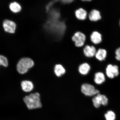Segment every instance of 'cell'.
Listing matches in <instances>:
<instances>
[{
  "label": "cell",
  "instance_id": "cell-1",
  "mask_svg": "<svg viewBox=\"0 0 120 120\" xmlns=\"http://www.w3.org/2000/svg\"><path fill=\"white\" fill-rule=\"evenodd\" d=\"M60 13L57 9H52L49 13V18L44 25L49 32L60 39L62 38L67 29L65 20H60Z\"/></svg>",
  "mask_w": 120,
  "mask_h": 120
},
{
  "label": "cell",
  "instance_id": "cell-2",
  "mask_svg": "<svg viewBox=\"0 0 120 120\" xmlns=\"http://www.w3.org/2000/svg\"><path fill=\"white\" fill-rule=\"evenodd\" d=\"M23 101L29 109L40 108L42 107L40 95L38 93L31 94L26 96L23 98Z\"/></svg>",
  "mask_w": 120,
  "mask_h": 120
},
{
  "label": "cell",
  "instance_id": "cell-3",
  "mask_svg": "<svg viewBox=\"0 0 120 120\" xmlns=\"http://www.w3.org/2000/svg\"><path fill=\"white\" fill-rule=\"evenodd\" d=\"M34 61L30 58H25L19 60L17 65L16 69L18 72L21 74H24L29 69L33 66Z\"/></svg>",
  "mask_w": 120,
  "mask_h": 120
},
{
  "label": "cell",
  "instance_id": "cell-4",
  "mask_svg": "<svg viewBox=\"0 0 120 120\" xmlns=\"http://www.w3.org/2000/svg\"><path fill=\"white\" fill-rule=\"evenodd\" d=\"M71 39L76 47H82L85 45L86 37L83 33L78 31L75 33L72 37Z\"/></svg>",
  "mask_w": 120,
  "mask_h": 120
},
{
  "label": "cell",
  "instance_id": "cell-5",
  "mask_svg": "<svg viewBox=\"0 0 120 120\" xmlns=\"http://www.w3.org/2000/svg\"><path fill=\"white\" fill-rule=\"evenodd\" d=\"M81 91L84 95L89 97L100 94L99 91L96 89L93 85L87 83L82 84L81 87Z\"/></svg>",
  "mask_w": 120,
  "mask_h": 120
},
{
  "label": "cell",
  "instance_id": "cell-6",
  "mask_svg": "<svg viewBox=\"0 0 120 120\" xmlns=\"http://www.w3.org/2000/svg\"><path fill=\"white\" fill-rule=\"evenodd\" d=\"M92 101L94 107L97 108L101 105L106 106L108 103V99L106 96L100 94L96 95L92 99Z\"/></svg>",
  "mask_w": 120,
  "mask_h": 120
},
{
  "label": "cell",
  "instance_id": "cell-7",
  "mask_svg": "<svg viewBox=\"0 0 120 120\" xmlns=\"http://www.w3.org/2000/svg\"><path fill=\"white\" fill-rule=\"evenodd\" d=\"M106 74L108 77L110 79H113L118 76L119 74L118 67L116 65L109 64L106 68Z\"/></svg>",
  "mask_w": 120,
  "mask_h": 120
},
{
  "label": "cell",
  "instance_id": "cell-8",
  "mask_svg": "<svg viewBox=\"0 0 120 120\" xmlns=\"http://www.w3.org/2000/svg\"><path fill=\"white\" fill-rule=\"evenodd\" d=\"M87 12L88 13V17L91 21L95 22L101 20V13L99 10L93 9L90 11Z\"/></svg>",
  "mask_w": 120,
  "mask_h": 120
},
{
  "label": "cell",
  "instance_id": "cell-9",
  "mask_svg": "<svg viewBox=\"0 0 120 120\" xmlns=\"http://www.w3.org/2000/svg\"><path fill=\"white\" fill-rule=\"evenodd\" d=\"M91 42L94 45H98L102 41V36L101 34L97 31H93L90 36Z\"/></svg>",
  "mask_w": 120,
  "mask_h": 120
},
{
  "label": "cell",
  "instance_id": "cell-10",
  "mask_svg": "<svg viewBox=\"0 0 120 120\" xmlns=\"http://www.w3.org/2000/svg\"><path fill=\"white\" fill-rule=\"evenodd\" d=\"M75 14L78 19L80 21H84L87 18L88 13L85 9L79 7L75 11Z\"/></svg>",
  "mask_w": 120,
  "mask_h": 120
},
{
  "label": "cell",
  "instance_id": "cell-11",
  "mask_svg": "<svg viewBox=\"0 0 120 120\" xmlns=\"http://www.w3.org/2000/svg\"><path fill=\"white\" fill-rule=\"evenodd\" d=\"M16 26L14 22L8 20H4L3 23V26L4 30L9 33H14L15 30Z\"/></svg>",
  "mask_w": 120,
  "mask_h": 120
},
{
  "label": "cell",
  "instance_id": "cell-12",
  "mask_svg": "<svg viewBox=\"0 0 120 120\" xmlns=\"http://www.w3.org/2000/svg\"><path fill=\"white\" fill-rule=\"evenodd\" d=\"M96 48L97 49V51L94 56L95 58L98 61H104L107 57V51L104 49Z\"/></svg>",
  "mask_w": 120,
  "mask_h": 120
},
{
  "label": "cell",
  "instance_id": "cell-13",
  "mask_svg": "<svg viewBox=\"0 0 120 120\" xmlns=\"http://www.w3.org/2000/svg\"><path fill=\"white\" fill-rule=\"evenodd\" d=\"M21 86L22 90L27 92L32 91L34 88L33 84L29 81H22L21 82Z\"/></svg>",
  "mask_w": 120,
  "mask_h": 120
},
{
  "label": "cell",
  "instance_id": "cell-14",
  "mask_svg": "<svg viewBox=\"0 0 120 120\" xmlns=\"http://www.w3.org/2000/svg\"><path fill=\"white\" fill-rule=\"evenodd\" d=\"M91 69L90 64L88 63H83L79 66V73L82 75H86L89 73Z\"/></svg>",
  "mask_w": 120,
  "mask_h": 120
},
{
  "label": "cell",
  "instance_id": "cell-15",
  "mask_svg": "<svg viewBox=\"0 0 120 120\" xmlns=\"http://www.w3.org/2000/svg\"><path fill=\"white\" fill-rule=\"evenodd\" d=\"M105 80V77L103 73L101 72H98L94 75V81L98 85H101Z\"/></svg>",
  "mask_w": 120,
  "mask_h": 120
},
{
  "label": "cell",
  "instance_id": "cell-16",
  "mask_svg": "<svg viewBox=\"0 0 120 120\" xmlns=\"http://www.w3.org/2000/svg\"><path fill=\"white\" fill-rule=\"evenodd\" d=\"M54 71L56 75L58 77H60L65 74L66 70L61 64H58L55 65L54 68Z\"/></svg>",
  "mask_w": 120,
  "mask_h": 120
},
{
  "label": "cell",
  "instance_id": "cell-17",
  "mask_svg": "<svg viewBox=\"0 0 120 120\" xmlns=\"http://www.w3.org/2000/svg\"><path fill=\"white\" fill-rule=\"evenodd\" d=\"M9 7L11 11L15 13L19 12L21 9L20 6L16 2L11 3L10 4Z\"/></svg>",
  "mask_w": 120,
  "mask_h": 120
},
{
  "label": "cell",
  "instance_id": "cell-18",
  "mask_svg": "<svg viewBox=\"0 0 120 120\" xmlns=\"http://www.w3.org/2000/svg\"><path fill=\"white\" fill-rule=\"evenodd\" d=\"M106 120H115L116 115L113 111H109L105 115Z\"/></svg>",
  "mask_w": 120,
  "mask_h": 120
},
{
  "label": "cell",
  "instance_id": "cell-19",
  "mask_svg": "<svg viewBox=\"0 0 120 120\" xmlns=\"http://www.w3.org/2000/svg\"><path fill=\"white\" fill-rule=\"evenodd\" d=\"M0 64L5 67H7L8 65L7 58L2 55L0 56Z\"/></svg>",
  "mask_w": 120,
  "mask_h": 120
},
{
  "label": "cell",
  "instance_id": "cell-20",
  "mask_svg": "<svg viewBox=\"0 0 120 120\" xmlns=\"http://www.w3.org/2000/svg\"><path fill=\"white\" fill-rule=\"evenodd\" d=\"M115 54H116L115 58L116 59L120 61V47L116 49L115 51Z\"/></svg>",
  "mask_w": 120,
  "mask_h": 120
},
{
  "label": "cell",
  "instance_id": "cell-21",
  "mask_svg": "<svg viewBox=\"0 0 120 120\" xmlns=\"http://www.w3.org/2000/svg\"><path fill=\"white\" fill-rule=\"evenodd\" d=\"M58 0H55L51 1V2L49 3V4H47L46 6V12L48 11L49 8H50V7L52 5V4L55 3L57 2Z\"/></svg>",
  "mask_w": 120,
  "mask_h": 120
},
{
  "label": "cell",
  "instance_id": "cell-22",
  "mask_svg": "<svg viewBox=\"0 0 120 120\" xmlns=\"http://www.w3.org/2000/svg\"></svg>",
  "mask_w": 120,
  "mask_h": 120
}]
</instances>
